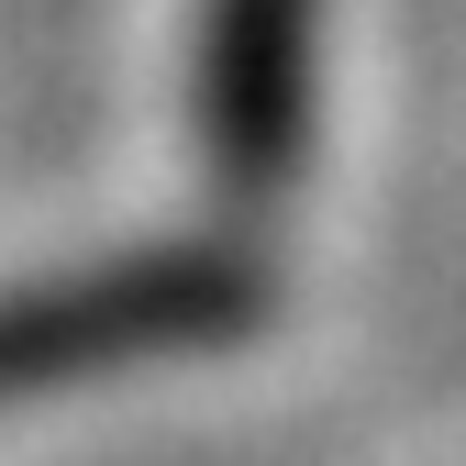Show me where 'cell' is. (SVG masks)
<instances>
[{"mask_svg": "<svg viewBox=\"0 0 466 466\" xmlns=\"http://www.w3.org/2000/svg\"><path fill=\"white\" fill-rule=\"evenodd\" d=\"M256 311H267V278L222 245H134L100 267L23 278L0 289V400H45L156 356H211V344H245Z\"/></svg>", "mask_w": 466, "mask_h": 466, "instance_id": "cell-1", "label": "cell"}, {"mask_svg": "<svg viewBox=\"0 0 466 466\" xmlns=\"http://www.w3.org/2000/svg\"><path fill=\"white\" fill-rule=\"evenodd\" d=\"M311 111V0H211L200 23V145L222 189H278Z\"/></svg>", "mask_w": 466, "mask_h": 466, "instance_id": "cell-2", "label": "cell"}]
</instances>
